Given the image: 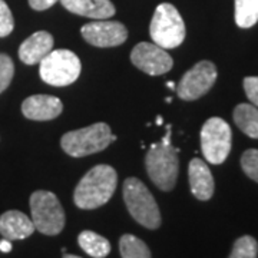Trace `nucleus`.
I'll return each mask as SVG.
<instances>
[{
  "instance_id": "obj_1",
  "label": "nucleus",
  "mask_w": 258,
  "mask_h": 258,
  "mask_svg": "<svg viewBox=\"0 0 258 258\" xmlns=\"http://www.w3.org/2000/svg\"><path fill=\"white\" fill-rule=\"evenodd\" d=\"M118 174L109 165H96L79 181L74 201L81 210H95L108 203L116 189Z\"/></svg>"
},
{
  "instance_id": "obj_2",
  "label": "nucleus",
  "mask_w": 258,
  "mask_h": 258,
  "mask_svg": "<svg viewBox=\"0 0 258 258\" xmlns=\"http://www.w3.org/2000/svg\"><path fill=\"white\" fill-rule=\"evenodd\" d=\"M179 149L171 144V126H166V135L161 142L152 144L145 157V166L151 181L162 191L174 189L179 172Z\"/></svg>"
},
{
  "instance_id": "obj_3",
  "label": "nucleus",
  "mask_w": 258,
  "mask_h": 258,
  "mask_svg": "<svg viewBox=\"0 0 258 258\" xmlns=\"http://www.w3.org/2000/svg\"><path fill=\"white\" fill-rule=\"evenodd\" d=\"M113 141H116V137L112 134L111 126L99 122L64 134L60 139V147L68 155L82 158L106 149Z\"/></svg>"
},
{
  "instance_id": "obj_4",
  "label": "nucleus",
  "mask_w": 258,
  "mask_h": 258,
  "mask_svg": "<svg viewBox=\"0 0 258 258\" xmlns=\"http://www.w3.org/2000/svg\"><path fill=\"white\" fill-rule=\"evenodd\" d=\"M123 201L135 221L148 230L161 225V212L155 198L138 178H128L123 182Z\"/></svg>"
},
{
  "instance_id": "obj_5",
  "label": "nucleus",
  "mask_w": 258,
  "mask_h": 258,
  "mask_svg": "<svg viewBox=\"0 0 258 258\" xmlns=\"http://www.w3.org/2000/svg\"><path fill=\"white\" fill-rule=\"evenodd\" d=\"M149 33L154 43L164 49L178 47L185 39V23L171 3H161L151 20Z\"/></svg>"
},
{
  "instance_id": "obj_6",
  "label": "nucleus",
  "mask_w": 258,
  "mask_h": 258,
  "mask_svg": "<svg viewBox=\"0 0 258 258\" xmlns=\"http://www.w3.org/2000/svg\"><path fill=\"white\" fill-rule=\"evenodd\" d=\"M39 64L42 81L52 86H68L74 83L82 69L79 57L68 49L50 50Z\"/></svg>"
},
{
  "instance_id": "obj_7",
  "label": "nucleus",
  "mask_w": 258,
  "mask_h": 258,
  "mask_svg": "<svg viewBox=\"0 0 258 258\" xmlns=\"http://www.w3.org/2000/svg\"><path fill=\"white\" fill-rule=\"evenodd\" d=\"M30 212L35 230L45 235H57L64 227V211L57 197L50 191L30 195Z\"/></svg>"
},
{
  "instance_id": "obj_8",
  "label": "nucleus",
  "mask_w": 258,
  "mask_h": 258,
  "mask_svg": "<svg viewBox=\"0 0 258 258\" xmlns=\"http://www.w3.org/2000/svg\"><path fill=\"white\" fill-rule=\"evenodd\" d=\"M232 132L230 125L218 116H212L201 129V149L204 158L212 164H222L231 152Z\"/></svg>"
},
{
  "instance_id": "obj_9",
  "label": "nucleus",
  "mask_w": 258,
  "mask_h": 258,
  "mask_svg": "<svg viewBox=\"0 0 258 258\" xmlns=\"http://www.w3.org/2000/svg\"><path fill=\"white\" fill-rule=\"evenodd\" d=\"M217 81V68L210 60H201L186 71L176 85V95L182 101H195L204 96Z\"/></svg>"
},
{
  "instance_id": "obj_10",
  "label": "nucleus",
  "mask_w": 258,
  "mask_h": 258,
  "mask_svg": "<svg viewBox=\"0 0 258 258\" xmlns=\"http://www.w3.org/2000/svg\"><path fill=\"white\" fill-rule=\"evenodd\" d=\"M131 62L142 72L152 76L165 75L174 66L172 57L164 47L148 42H141L132 49Z\"/></svg>"
},
{
  "instance_id": "obj_11",
  "label": "nucleus",
  "mask_w": 258,
  "mask_h": 258,
  "mask_svg": "<svg viewBox=\"0 0 258 258\" xmlns=\"http://www.w3.org/2000/svg\"><path fill=\"white\" fill-rule=\"evenodd\" d=\"M81 33L89 45L96 47L119 46L128 39V30L120 22L106 19L83 25Z\"/></svg>"
},
{
  "instance_id": "obj_12",
  "label": "nucleus",
  "mask_w": 258,
  "mask_h": 258,
  "mask_svg": "<svg viewBox=\"0 0 258 258\" xmlns=\"http://www.w3.org/2000/svg\"><path fill=\"white\" fill-rule=\"evenodd\" d=\"M62 111V101L52 95H32L22 103V113L32 120H52Z\"/></svg>"
},
{
  "instance_id": "obj_13",
  "label": "nucleus",
  "mask_w": 258,
  "mask_h": 258,
  "mask_svg": "<svg viewBox=\"0 0 258 258\" xmlns=\"http://www.w3.org/2000/svg\"><path fill=\"white\" fill-rule=\"evenodd\" d=\"M188 178L189 186L194 197L200 201H208L214 195L215 182L212 176L210 166L200 158H194L188 166Z\"/></svg>"
},
{
  "instance_id": "obj_14",
  "label": "nucleus",
  "mask_w": 258,
  "mask_h": 258,
  "mask_svg": "<svg viewBox=\"0 0 258 258\" xmlns=\"http://www.w3.org/2000/svg\"><path fill=\"white\" fill-rule=\"evenodd\" d=\"M35 232V225L32 218L26 214L10 210L0 215V234L9 241L25 240Z\"/></svg>"
},
{
  "instance_id": "obj_15",
  "label": "nucleus",
  "mask_w": 258,
  "mask_h": 258,
  "mask_svg": "<svg viewBox=\"0 0 258 258\" xmlns=\"http://www.w3.org/2000/svg\"><path fill=\"white\" fill-rule=\"evenodd\" d=\"M53 47V37L45 30H40L29 36L19 47V57L23 63L36 64L49 55Z\"/></svg>"
},
{
  "instance_id": "obj_16",
  "label": "nucleus",
  "mask_w": 258,
  "mask_h": 258,
  "mask_svg": "<svg viewBox=\"0 0 258 258\" xmlns=\"http://www.w3.org/2000/svg\"><path fill=\"white\" fill-rule=\"evenodd\" d=\"M64 9L85 18L102 20L115 15V6L111 0H60Z\"/></svg>"
},
{
  "instance_id": "obj_17",
  "label": "nucleus",
  "mask_w": 258,
  "mask_h": 258,
  "mask_svg": "<svg viewBox=\"0 0 258 258\" xmlns=\"http://www.w3.org/2000/svg\"><path fill=\"white\" fill-rule=\"evenodd\" d=\"M234 122L249 138L258 139V108L249 103H240L234 109Z\"/></svg>"
},
{
  "instance_id": "obj_18",
  "label": "nucleus",
  "mask_w": 258,
  "mask_h": 258,
  "mask_svg": "<svg viewBox=\"0 0 258 258\" xmlns=\"http://www.w3.org/2000/svg\"><path fill=\"white\" fill-rule=\"evenodd\" d=\"M79 247L93 258H105L111 252V242L93 231H82L78 237Z\"/></svg>"
},
{
  "instance_id": "obj_19",
  "label": "nucleus",
  "mask_w": 258,
  "mask_h": 258,
  "mask_svg": "<svg viewBox=\"0 0 258 258\" xmlns=\"http://www.w3.org/2000/svg\"><path fill=\"white\" fill-rule=\"evenodd\" d=\"M258 22V0H235V23L242 29Z\"/></svg>"
},
{
  "instance_id": "obj_20",
  "label": "nucleus",
  "mask_w": 258,
  "mask_h": 258,
  "mask_svg": "<svg viewBox=\"0 0 258 258\" xmlns=\"http://www.w3.org/2000/svg\"><path fill=\"white\" fill-rule=\"evenodd\" d=\"M119 251L122 258H152L147 244L131 234L122 235L119 241Z\"/></svg>"
},
{
  "instance_id": "obj_21",
  "label": "nucleus",
  "mask_w": 258,
  "mask_h": 258,
  "mask_svg": "<svg viewBox=\"0 0 258 258\" xmlns=\"http://www.w3.org/2000/svg\"><path fill=\"white\" fill-rule=\"evenodd\" d=\"M258 242L251 235H244L234 242L230 258H257Z\"/></svg>"
},
{
  "instance_id": "obj_22",
  "label": "nucleus",
  "mask_w": 258,
  "mask_h": 258,
  "mask_svg": "<svg viewBox=\"0 0 258 258\" xmlns=\"http://www.w3.org/2000/svg\"><path fill=\"white\" fill-rule=\"evenodd\" d=\"M241 168L245 175L258 182V149H248L242 154Z\"/></svg>"
},
{
  "instance_id": "obj_23",
  "label": "nucleus",
  "mask_w": 258,
  "mask_h": 258,
  "mask_svg": "<svg viewBox=\"0 0 258 258\" xmlns=\"http://www.w3.org/2000/svg\"><path fill=\"white\" fill-rule=\"evenodd\" d=\"M15 75V64L9 56L0 53V93L8 89Z\"/></svg>"
},
{
  "instance_id": "obj_24",
  "label": "nucleus",
  "mask_w": 258,
  "mask_h": 258,
  "mask_svg": "<svg viewBox=\"0 0 258 258\" xmlns=\"http://www.w3.org/2000/svg\"><path fill=\"white\" fill-rule=\"evenodd\" d=\"M15 28L13 15L5 0H0V37L9 36Z\"/></svg>"
},
{
  "instance_id": "obj_25",
  "label": "nucleus",
  "mask_w": 258,
  "mask_h": 258,
  "mask_svg": "<svg viewBox=\"0 0 258 258\" xmlns=\"http://www.w3.org/2000/svg\"><path fill=\"white\" fill-rule=\"evenodd\" d=\"M244 91L251 103L258 108V76H248L244 79Z\"/></svg>"
},
{
  "instance_id": "obj_26",
  "label": "nucleus",
  "mask_w": 258,
  "mask_h": 258,
  "mask_svg": "<svg viewBox=\"0 0 258 258\" xmlns=\"http://www.w3.org/2000/svg\"><path fill=\"white\" fill-rule=\"evenodd\" d=\"M57 2L59 0H29V5H30L32 9L42 12V10H46L49 8H52Z\"/></svg>"
},
{
  "instance_id": "obj_27",
  "label": "nucleus",
  "mask_w": 258,
  "mask_h": 258,
  "mask_svg": "<svg viewBox=\"0 0 258 258\" xmlns=\"http://www.w3.org/2000/svg\"><path fill=\"white\" fill-rule=\"evenodd\" d=\"M0 251L2 252H10L12 251V242L6 238H3L0 241Z\"/></svg>"
},
{
  "instance_id": "obj_28",
  "label": "nucleus",
  "mask_w": 258,
  "mask_h": 258,
  "mask_svg": "<svg viewBox=\"0 0 258 258\" xmlns=\"http://www.w3.org/2000/svg\"><path fill=\"white\" fill-rule=\"evenodd\" d=\"M166 88H169V89H172V91H175V83L174 82H171V81H168V82H166Z\"/></svg>"
},
{
  "instance_id": "obj_29",
  "label": "nucleus",
  "mask_w": 258,
  "mask_h": 258,
  "mask_svg": "<svg viewBox=\"0 0 258 258\" xmlns=\"http://www.w3.org/2000/svg\"><path fill=\"white\" fill-rule=\"evenodd\" d=\"M63 258H81V257H78V255H72V254H64Z\"/></svg>"
},
{
  "instance_id": "obj_30",
  "label": "nucleus",
  "mask_w": 258,
  "mask_h": 258,
  "mask_svg": "<svg viewBox=\"0 0 258 258\" xmlns=\"http://www.w3.org/2000/svg\"><path fill=\"white\" fill-rule=\"evenodd\" d=\"M157 123H158V125H161V123H162V119H161V116H158Z\"/></svg>"
}]
</instances>
